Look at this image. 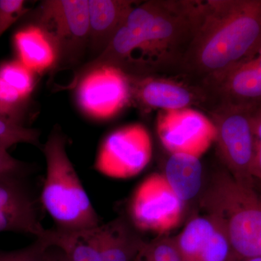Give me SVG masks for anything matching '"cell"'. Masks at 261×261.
Returning a JSON list of instances; mask_svg holds the SVG:
<instances>
[{"label":"cell","instance_id":"6da1fadb","mask_svg":"<svg viewBox=\"0 0 261 261\" xmlns=\"http://www.w3.org/2000/svg\"><path fill=\"white\" fill-rule=\"evenodd\" d=\"M202 0L139 2L107 48L81 67L118 68L130 77L174 76L204 11Z\"/></svg>","mask_w":261,"mask_h":261},{"label":"cell","instance_id":"7a4b0ae2","mask_svg":"<svg viewBox=\"0 0 261 261\" xmlns=\"http://www.w3.org/2000/svg\"><path fill=\"white\" fill-rule=\"evenodd\" d=\"M174 76L203 85L261 47V0H206Z\"/></svg>","mask_w":261,"mask_h":261},{"label":"cell","instance_id":"3957f363","mask_svg":"<svg viewBox=\"0 0 261 261\" xmlns=\"http://www.w3.org/2000/svg\"><path fill=\"white\" fill-rule=\"evenodd\" d=\"M67 142L66 136L57 126L43 144L46 176L40 201L54 221V228L80 231L102 223L69 159Z\"/></svg>","mask_w":261,"mask_h":261},{"label":"cell","instance_id":"277c9868","mask_svg":"<svg viewBox=\"0 0 261 261\" xmlns=\"http://www.w3.org/2000/svg\"><path fill=\"white\" fill-rule=\"evenodd\" d=\"M201 203L222 221L238 258L261 257V198L254 187L221 170L215 173Z\"/></svg>","mask_w":261,"mask_h":261},{"label":"cell","instance_id":"5b68a950","mask_svg":"<svg viewBox=\"0 0 261 261\" xmlns=\"http://www.w3.org/2000/svg\"><path fill=\"white\" fill-rule=\"evenodd\" d=\"M44 235L71 261H133L146 242L123 216L80 231L46 229Z\"/></svg>","mask_w":261,"mask_h":261},{"label":"cell","instance_id":"8992f818","mask_svg":"<svg viewBox=\"0 0 261 261\" xmlns=\"http://www.w3.org/2000/svg\"><path fill=\"white\" fill-rule=\"evenodd\" d=\"M32 23L50 41L56 69L77 64L88 49V0H44L33 12Z\"/></svg>","mask_w":261,"mask_h":261},{"label":"cell","instance_id":"52a82bcc","mask_svg":"<svg viewBox=\"0 0 261 261\" xmlns=\"http://www.w3.org/2000/svg\"><path fill=\"white\" fill-rule=\"evenodd\" d=\"M207 114L216 128L215 142L226 171L240 183L254 187L252 108L222 102L216 105Z\"/></svg>","mask_w":261,"mask_h":261},{"label":"cell","instance_id":"ba28073f","mask_svg":"<svg viewBox=\"0 0 261 261\" xmlns=\"http://www.w3.org/2000/svg\"><path fill=\"white\" fill-rule=\"evenodd\" d=\"M130 102L143 113L154 110L197 108L206 114L215 106L214 101L202 86L178 76L149 75L128 76Z\"/></svg>","mask_w":261,"mask_h":261},{"label":"cell","instance_id":"9c48e42d","mask_svg":"<svg viewBox=\"0 0 261 261\" xmlns=\"http://www.w3.org/2000/svg\"><path fill=\"white\" fill-rule=\"evenodd\" d=\"M63 89H74L81 111L97 121L111 119L130 102L129 79L118 68L99 66Z\"/></svg>","mask_w":261,"mask_h":261},{"label":"cell","instance_id":"30bf717a","mask_svg":"<svg viewBox=\"0 0 261 261\" xmlns=\"http://www.w3.org/2000/svg\"><path fill=\"white\" fill-rule=\"evenodd\" d=\"M152 139L140 123L113 130L98 149L94 169L107 177L126 179L140 174L150 162Z\"/></svg>","mask_w":261,"mask_h":261},{"label":"cell","instance_id":"8fae6325","mask_svg":"<svg viewBox=\"0 0 261 261\" xmlns=\"http://www.w3.org/2000/svg\"><path fill=\"white\" fill-rule=\"evenodd\" d=\"M184 205L185 202L173 191L164 176L152 173L134 192L128 219L138 230L168 232L181 222Z\"/></svg>","mask_w":261,"mask_h":261},{"label":"cell","instance_id":"7c38bea8","mask_svg":"<svg viewBox=\"0 0 261 261\" xmlns=\"http://www.w3.org/2000/svg\"><path fill=\"white\" fill-rule=\"evenodd\" d=\"M157 133L170 153L197 158L205 153L216 137V128L208 116L192 108L160 111Z\"/></svg>","mask_w":261,"mask_h":261},{"label":"cell","instance_id":"4fadbf2b","mask_svg":"<svg viewBox=\"0 0 261 261\" xmlns=\"http://www.w3.org/2000/svg\"><path fill=\"white\" fill-rule=\"evenodd\" d=\"M28 178H0V233L14 232L40 238L46 231L40 216V197Z\"/></svg>","mask_w":261,"mask_h":261},{"label":"cell","instance_id":"5bb4252c","mask_svg":"<svg viewBox=\"0 0 261 261\" xmlns=\"http://www.w3.org/2000/svg\"><path fill=\"white\" fill-rule=\"evenodd\" d=\"M214 99L215 106L226 102L255 108L261 106V47L202 85Z\"/></svg>","mask_w":261,"mask_h":261},{"label":"cell","instance_id":"9a60e30c","mask_svg":"<svg viewBox=\"0 0 261 261\" xmlns=\"http://www.w3.org/2000/svg\"><path fill=\"white\" fill-rule=\"evenodd\" d=\"M174 240L184 261H232L234 257L226 228L213 215L193 218Z\"/></svg>","mask_w":261,"mask_h":261},{"label":"cell","instance_id":"2e32d148","mask_svg":"<svg viewBox=\"0 0 261 261\" xmlns=\"http://www.w3.org/2000/svg\"><path fill=\"white\" fill-rule=\"evenodd\" d=\"M138 3L133 0H88V49L94 56L92 59L107 48Z\"/></svg>","mask_w":261,"mask_h":261},{"label":"cell","instance_id":"e0dca14e","mask_svg":"<svg viewBox=\"0 0 261 261\" xmlns=\"http://www.w3.org/2000/svg\"><path fill=\"white\" fill-rule=\"evenodd\" d=\"M163 175L184 202L193 200L202 191L203 166L200 158L183 153L171 154Z\"/></svg>","mask_w":261,"mask_h":261},{"label":"cell","instance_id":"ac0fdd59","mask_svg":"<svg viewBox=\"0 0 261 261\" xmlns=\"http://www.w3.org/2000/svg\"><path fill=\"white\" fill-rule=\"evenodd\" d=\"M18 60L34 73L56 68V56L50 41L40 29L30 23L13 37Z\"/></svg>","mask_w":261,"mask_h":261},{"label":"cell","instance_id":"d6986e66","mask_svg":"<svg viewBox=\"0 0 261 261\" xmlns=\"http://www.w3.org/2000/svg\"><path fill=\"white\" fill-rule=\"evenodd\" d=\"M0 80L25 99H29L35 87L34 72L18 60L0 64Z\"/></svg>","mask_w":261,"mask_h":261},{"label":"cell","instance_id":"ffe728a7","mask_svg":"<svg viewBox=\"0 0 261 261\" xmlns=\"http://www.w3.org/2000/svg\"><path fill=\"white\" fill-rule=\"evenodd\" d=\"M41 132L16 122L0 118V147L8 149L20 143L29 144L42 149Z\"/></svg>","mask_w":261,"mask_h":261},{"label":"cell","instance_id":"44dd1931","mask_svg":"<svg viewBox=\"0 0 261 261\" xmlns=\"http://www.w3.org/2000/svg\"><path fill=\"white\" fill-rule=\"evenodd\" d=\"M28 99L0 80V118L24 125Z\"/></svg>","mask_w":261,"mask_h":261},{"label":"cell","instance_id":"7402d4cb","mask_svg":"<svg viewBox=\"0 0 261 261\" xmlns=\"http://www.w3.org/2000/svg\"><path fill=\"white\" fill-rule=\"evenodd\" d=\"M50 247V242L44 233L23 248L14 250L0 249V261H43L47 249Z\"/></svg>","mask_w":261,"mask_h":261},{"label":"cell","instance_id":"603a6c76","mask_svg":"<svg viewBox=\"0 0 261 261\" xmlns=\"http://www.w3.org/2000/svg\"><path fill=\"white\" fill-rule=\"evenodd\" d=\"M141 251L149 261H184L174 238H159L145 242Z\"/></svg>","mask_w":261,"mask_h":261},{"label":"cell","instance_id":"cb8c5ba5","mask_svg":"<svg viewBox=\"0 0 261 261\" xmlns=\"http://www.w3.org/2000/svg\"><path fill=\"white\" fill-rule=\"evenodd\" d=\"M29 12L23 0H0V38Z\"/></svg>","mask_w":261,"mask_h":261},{"label":"cell","instance_id":"d4e9b609","mask_svg":"<svg viewBox=\"0 0 261 261\" xmlns=\"http://www.w3.org/2000/svg\"><path fill=\"white\" fill-rule=\"evenodd\" d=\"M32 165L13 158L8 149L0 147V178H29Z\"/></svg>","mask_w":261,"mask_h":261},{"label":"cell","instance_id":"484cf974","mask_svg":"<svg viewBox=\"0 0 261 261\" xmlns=\"http://www.w3.org/2000/svg\"><path fill=\"white\" fill-rule=\"evenodd\" d=\"M252 123L255 137V156L252 177L261 182V106L252 110Z\"/></svg>","mask_w":261,"mask_h":261},{"label":"cell","instance_id":"4316f807","mask_svg":"<svg viewBox=\"0 0 261 261\" xmlns=\"http://www.w3.org/2000/svg\"><path fill=\"white\" fill-rule=\"evenodd\" d=\"M43 261H71L59 247L51 246L47 249Z\"/></svg>","mask_w":261,"mask_h":261},{"label":"cell","instance_id":"83f0119b","mask_svg":"<svg viewBox=\"0 0 261 261\" xmlns=\"http://www.w3.org/2000/svg\"><path fill=\"white\" fill-rule=\"evenodd\" d=\"M233 261H261V257H250V258H236Z\"/></svg>","mask_w":261,"mask_h":261}]
</instances>
